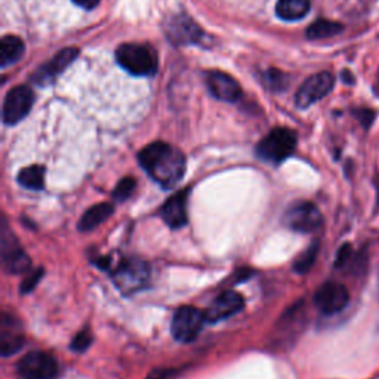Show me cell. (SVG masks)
I'll use <instances>...</instances> for the list:
<instances>
[{"label":"cell","instance_id":"1","mask_svg":"<svg viewBox=\"0 0 379 379\" xmlns=\"http://www.w3.org/2000/svg\"><path fill=\"white\" fill-rule=\"evenodd\" d=\"M139 165L164 188H173L184 178L187 168L181 150L168 143L148 144L138 155Z\"/></svg>","mask_w":379,"mask_h":379},{"label":"cell","instance_id":"2","mask_svg":"<svg viewBox=\"0 0 379 379\" xmlns=\"http://www.w3.org/2000/svg\"><path fill=\"white\" fill-rule=\"evenodd\" d=\"M118 66L134 76H150L157 70L156 52L141 43H125L116 51Z\"/></svg>","mask_w":379,"mask_h":379},{"label":"cell","instance_id":"3","mask_svg":"<svg viewBox=\"0 0 379 379\" xmlns=\"http://www.w3.org/2000/svg\"><path fill=\"white\" fill-rule=\"evenodd\" d=\"M297 147V134L288 127H276L256 146V155L265 161L280 164Z\"/></svg>","mask_w":379,"mask_h":379},{"label":"cell","instance_id":"4","mask_svg":"<svg viewBox=\"0 0 379 379\" xmlns=\"http://www.w3.org/2000/svg\"><path fill=\"white\" fill-rule=\"evenodd\" d=\"M114 285L123 294H134L141 290L150 279V267L139 258H125L112 272Z\"/></svg>","mask_w":379,"mask_h":379},{"label":"cell","instance_id":"5","mask_svg":"<svg viewBox=\"0 0 379 379\" xmlns=\"http://www.w3.org/2000/svg\"><path fill=\"white\" fill-rule=\"evenodd\" d=\"M283 222L288 229L298 233H314L323 224V216L317 206L311 202L292 203L283 215Z\"/></svg>","mask_w":379,"mask_h":379},{"label":"cell","instance_id":"6","mask_svg":"<svg viewBox=\"0 0 379 379\" xmlns=\"http://www.w3.org/2000/svg\"><path fill=\"white\" fill-rule=\"evenodd\" d=\"M204 321H206V317L200 310L190 306L181 307L173 314L170 323L172 337L179 342H191L199 337Z\"/></svg>","mask_w":379,"mask_h":379},{"label":"cell","instance_id":"7","mask_svg":"<svg viewBox=\"0 0 379 379\" xmlns=\"http://www.w3.org/2000/svg\"><path fill=\"white\" fill-rule=\"evenodd\" d=\"M23 379H52L58 373L57 360L45 351H30L17 364Z\"/></svg>","mask_w":379,"mask_h":379},{"label":"cell","instance_id":"8","mask_svg":"<svg viewBox=\"0 0 379 379\" xmlns=\"http://www.w3.org/2000/svg\"><path fill=\"white\" fill-rule=\"evenodd\" d=\"M335 85V78L329 71H320L310 76V78L301 85L295 95V103L299 108H307L314 103L324 98Z\"/></svg>","mask_w":379,"mask_h":379},{"label":"cell","instance_id":"9","mask_svg":"<svg viewBox=\"0 0 379 379\" xmlns=\"http://www.w3.org/2000/svg\"><path fill=\"white\" fill-rule=\"evenodd\" d=\"M35 103V94L28 86H17L10 89L3 103V122L6 125H15L23 121L31 110Z\"/></svg>","mask_w":379,"mask_h":379},{"label":"cell","instance_id":"10","mask_svg":"<svg viewBox=\"0 0 379 379\" xmlns=\"http://www.w3.org/2000/svg\"><path fill=\"white\" fill-rule=\"evenodd\" d=\"M2 261L5 268L12 274L27 272L31 263L24 249L19 246L14 233L8 229L5 220L2 224Z\"/></svg>","mask_w":379,"mask_h":379},{"label":"cell","instance_id":"11","mask_svg":"<svg viewBox=\"0 0 379 379\" xmlns=\"http://www.w3.org/2000/svg\"><path fill=\"white\" fill-rule=\"evenodd\" d=\"M166 37L173 45H196L203 39V30L190 17L179 14L165 24Z\"/></svg>","mask_w":379,"mask_h":379},{"label":"cell","instance_id":"12","mask_svg":"<svg viewBox=\"0 0 379 379\" xmlns=\"http://www.w3.org/2000/svg\"><path fill=\"white\" fill-rule=\"evenodd\" d=\"M350 295L346 288L337 281H328L323 286L319 288V290L314 295V304L323 312L332 316L342 311L346 306H349Z\"/></svg>","mask_w":379,"mask_h":379},{"label":"cell","instance_id":"13","mask_svg":"<svg viewBox=\"0 0 379 379\" xmlns=\"http://www.w3.org/2000/svg\"><path fill=\"white\" fill-rule=\"evenodd\" d=\"M245 307L243 297L236 290H225L213 299L212 304L204 311L208 323H216L229 319L240 312Z\"/></svg>","mask_w":379,"mask_h":379},{"label":"cell","instance_id":"14","mask_svg":"<svg viewBox=\"0 0 379 379\" xmlns=\"http://www.w3.org/2000/svg\"><path fill=\"white\" fill-rule=\"evenodd\" d=\"M26 342V335L21 321L5 312L0 321V351L3 357L18 353Z\"/></svg>","mask_w":379,"mask_h":379},{"label":"cell","instance_id":"15","mask_svg":"<svg viewBox=\"0 0 379 379\" xmlns=\"http://www.w3.org/2000/svg\"><path fill=\"white\" fill-rule=\"evenodd\" d=\"M206 83L211 94L221 101L234 103L242 96L240 85L222 71H209L206 74Z\"/></svg>","mask_w":379,"mask_h":379},{"label":"cell","instance_id":"16","mask_svg":"<svg viewBox=\"0 0 379 379\" xmlns=\"http://www.w3.org/2000/svg\"><path fill=\"white\" fill-rule=\"evenodd\" d=\"M78 53H79V51L76 48L62 49L49 62H46L45 66H42L35 73L33 80L40 86L49 85L51 82H53V79H55L58 74H61L70 66V64L74 61V58L78 57Z\"/></svg>","mask_w":379,"mask_h":379},{"label":"cell","instance_id":"17","mask_svg":"<svg viewBox=\"0 0 379 379\" xmlns=\"http://www.w3.org/2000/svg\"><path fill=\"white\" fill-rule=\"evenodd\" d=\"M188 190H181L177 194H173L169 197L164 206L160 208L161 220H164L170 229H181L187 224L188 215H187V199H188Z\"/></svg>","mask_w":379,"mask_h":379},{"label":"cell","instance_id":"18","mask_svg":"<svg viewBox=\"0 0 379 379\" xmlns=\"http://www.w3.org/2000/svg\"><path fill=\"white\" fill-rule=\"evenodd\" d=\"M114 208L108 203H98L95 206H91L86 211L79 221L80 231H91L96 227H100L104 221H107L113 215Z\"/></svg>","mask_w":379,"mask_h":379},{"label":"cell","instance_id":"19","mask_svg":"<svg viewBox=\"0 0 379 379\" xmlns=\"http://www.w3.org/2000/svg\"><path fill=\"white\" fill-rule=\"evenodd\" d=\"M310 6V0H279L276 14L285 21H298L308 14Z\"/></svg>","mask_w":379,"mask_h":379},{"label":"cell","instance_id":"20","mask_svg":"<svg viewBox=\"0 0 379 379\" xmlns=\"http://www.w3.org/2000/svg\"><path fill=\"white\" fill-rule=\"evenodd\" d=\"M24 43L19 37L10 35L5 36L0 42V64H2V67L19 61L24 55Z\"/></svg>","mask_w":379,"mask_h":379},{"label":"cell","instance_id":"21","mask_svg":"<svg viewBox=\"0 0 379 379\" xmlns=\"http://www.w3.org/2000/svg\"><path fill=\"white\" fill-rule=\"evenodd\" d=\"M18 182L28 190L43 188V184H45V168L40 165L24 168L18 173Z\"/></svg>","mask_w":379,"mask_h":379},{"label":"cell","instance_id":"22","mask_svg":"<svg viewBox=\"0 0 379 379\" xmlns=\"http://www.w3.org/2000/svg\"><path fill=\"white\" fill-rule=\"evenodd\" d=\"M342 31V26L340 23L329 19H317L307 28V37L311 40L326 39L338 35Z\"/></svg>","mask_w":379,"mask_h":379},{"label":"cell","instance_id":"23","mask_svg":"<svg viewBox=\"0 0 379 379\" xmlns=\"http://www.w3.org/2000/svg\"><path fill=\"white\" fill-rule=\"evenodd\" d=\"M317 254H319V245L317 243H314L311 245L307 251L302 254L297 261L294 264V270L297 273L299 274H304L307 273L308 270L312 267V264L316 263V258H317Z\"/></svg>","mask_w":379,"mask_h":379},{"label":"cell","instance_id":"24","mask_svg":"<svg viewBox=\"0 0 379 379\" xmlns=\"http://www.w3.org/2000/svg\"><path fill=\"white\" fill-rule=\"evenodd\" d=\"M135 188H136V181L131 177H126L122 181H118V184L113 191V197L117 202H125L132 196Z\"/></svg>","mask_w":379,"mask_h":379},{"label":"cell","instance_id":"25","mask_svg":"<svg viewBox=\"0 0 379 379\" xmlns=\"http://www.w3.org/2000/svg\"><path fill=\"white\" fill-rule=\"evenodd\" d=\"M92 342H94V337L89 332V329H83L73 338V341L70 344V349L76 353H83L89 349Z\"/></svg>","mask_w":379,"mask_h":379},{"label":"cell","instance_id":"26","mask_svg":"<svg viewBox=\"0 0 379 379\" xmlns=\"http://www.w3.org/2000/svg\"><path fill=\"white\" fill-rule=\"evenodd\" d=\"M43 273H45V270L37 268L30 276H27V279H24L23 283L19 286L21 294H30L31 290H35V288L39 285L40 279L43 277Z\"/></svg>","mask_w":379,"mask_h":379},{"label":"cell","instance_id":"27","mask_svg":"<svg viewBox=\"0 0 379 379\" xmlns=\"http://www.w3.org/2000/svg\"><path fill=\"white\" fill-rule=\"evenodd\" d=\"M351 255H353V247L349 243L342 245L337 254V258H335V268H344L350 263Z\"/></svg>","mask_w":379,"mask_h":379},{"label":"cell","instance_id":"28","mask_svg":"<svg viewBox=\"0 0 379 379\" xmlns=\"http://www.w3.org/2000/svg\"><path fill=\"white\" fill-rule=\"evenodd\" d=\"M355 116L357 118H359L360 123L364 126V127H369L373 122V117H375V113L372 110H369V108H362V110L355 112Z\"/></svg>","mask_w":379,"mask_h":379},{"label":"cell","instance_id":"29","mask_svg":"<svg viewBox=\"0 0 379 379\" xmlns=\"http://www.w3.org/2000/svg\"><path fill=\"white\" fill-rule=\"evenodd\" d=\"M73 2H74L76 5H79L80 8L89 10V9H94L95 6H98L100 0H73Z\"/></svg>","mask_w":379,"mask_h":379},{"label":"cell","instance_id":"30","mask_svg":"<svg viewBox=\"0 0 379 379\" xmlns=\"http://www.w3.org/2000/svg\"><path fill=\"white\" fill-rule=\"evenodd\" d=\"M170 375H172L170 371H166V369H164V371H153V372H151L148 375L147 379H168Z\"/></svg>","mask_w":379,"mask_h":379},{"label":"cell","instance_id":"31","mask_svg":"<svg viewBox=\"0 0 379 379\" xmlns=\"http://www.w3.org/2000/svg\"><path fill=\"white\" fill-rule=\"evenodd\" d=\"M342 79H345V82H346V83H350V85L354 82L351 73H350V71H346V70L342 73Z\"/></svg>","mask_w":379,"mask_h":379}]
</instances>
